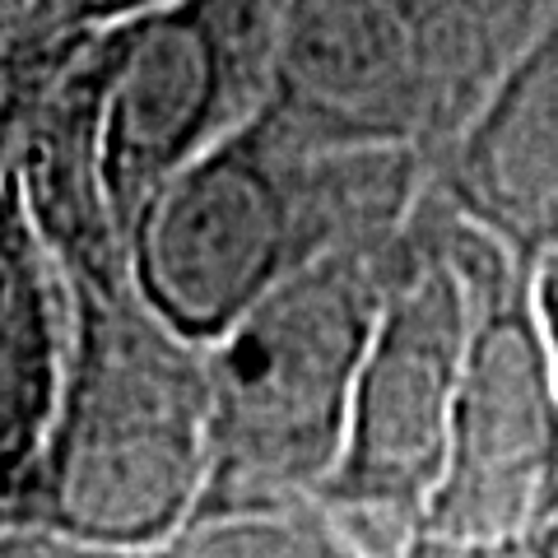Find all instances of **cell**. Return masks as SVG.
<instances>
[{
	"label": "cell",
	"mask_w": 558,
	"mask_h": 558,
	"mask_svg": "<svg viewBox=\"0 0 558 558\" xmlns=\"http://www.w3.org/2000/svg\"><path fill=\"white\" fill-rule=\"evenodd\" d=\"M428 182L433 163L414 149L312 145L260 108L135 215V293L209 349L284 279L336 252L391 242Z\"/></svg>",
	"instance_id": "obj_1"
},
{
	"label": "cell",
	"mask_w": 558,
	"mask_h": 558,
	"mask_svg": "<svg viewBox=\"0 0 558 558\" xmlns=\"http://www.w3.org/2000/svg\"><path fill=\"white\" fill-rule=\"evenodd\" d=\"M70 349L24 526L94 549H149L201 508L209 475V349L135 284L70 289Z\"/></svg>",
	"instance_id": "obj_2"
},
{
	"label": "cell",
	"mask_w": 558,
	"mask_h": 558,
	"mask_svg": "<svg viewBox=\"0 0 558 558\" xmlns=\"http://www.w3.org/2000/svg\"><path fill=\"white\" fill-rule=\"evenodd\" d=\"M396 238L284 279L209 344V475L196 517L322 502L344 451Z\"/></svg>",
	"instance_id": "obj_3"
},
{
	"label": "cell",
	"mask_w": 558,
	"mask_h": 558,
	"mask_svg": "<svg viewBox=\"0 0 558 558\" xmlns=\"http://www.w3.org/2000/svg\"><path fill=\"white\" fill-rule=\"evenodd\" d=\"M554 14L558 0H289L266 108L312 145L438 163Z\"/></svg>",
	"instance_id": "obj_4"
},
{
	"label": "cell",
	"mask_w": 558,
	"mask_h": 558,
	"mask_svg": "<svg viewBox=\"0 0 558 558\" xmlns=\"http://www.w3.org/2000/svg\"><path fill=\"white\" fill-rule=\"evenodd\" d=\"M470 344V284L451 242V205L433 191L391 247V279L349 410L344 451L322 508L363 558L424 526L447 465L451 405Z\"/></svg>",
	"instance_id": "obj_5"
},
{
	"label": "cell",
	"mask_w": 558,
	"mask_h": 558,
	"mask_svg": "<svg viewBox=\"0 0 558 558\" xmlns=\"http://www.w3.org/2000/svg\"><path fill=\"white\" fill-rule=\"evenodd\" d=\"M470 284V344L447 465L418 531L526 545L558 512V377L535 317L531 266L451 209Z\"/></svg>",
	"instance_id": "obj_6"
},
{
	"label": "cell",
	"mask_w": 558,
	"mask_h": 558,
	"mask_svg": "<svg viewBox=\"0 0 558 558\" xmlns=\"http://www.w3.org/2000/svg\"><path fill=\"white\" fill-rule=\"evenodd\" d=\"M284 20L289 0H172L112 28L102 172L121 233L154 191L270 102Z\"/></svg>",
	"instance_id": "obj_7"
},
{
	"label": "cell",
	"mask_w": 558,
	"mask_h": 558,
	"mask_svg": "<svg viewBox=\"0 0 558 558\" xmlns=\"http://www.w3.org/2000/svg\"><path fill=\"white\" fill-rule=\"evenodd\" d=\"M433 191L531 270L558 252V14L433 163Z\"/></svg>",
	"instance_id": "obj_8"
},
{
	"label": "cell",
	"mask_w": 558,
	"mask_h": 558,
	"mask_svg": "<svg viewBox=\"0 0 558 558\" xmlns=\"http://www.w3.org/2000/svg\"><path fill=\"white\" fill-rule=\"evenodd\" d=\"M112 80V28L84 43V51L47 94L38 121L14 163L24 215L51 256L61 284L112 289L135 284L126 233L108 201L102 172V108Z\"/></svg>",
	"instance_id": "obj_9"
},
{
	"label": "cell",
	"mask_w": 558,
	"mask_h": 558,
	"mask_svg": "<svg viewBox=\"0 0 558 558\" xmlns=\"http://www.w3.org/2000/svg\"><path fill=\"white\" fill-rule=\"evenodd\" d=\"M65 349V284L10 178L0 186V526H24L61 405Z\"/></svg>",
	"instance_id": "obj_10"
},
{
	"label": "cell",
	"mask_w": 558,
	"mask_h": 558,
	"mask_svg": "<svg viewBox=\"0 0 558 558\" xmlns=\"http://www.w3.org/2000/svg\"><path fill=\"white\" fill-rule=\"evenodd\" d=\"M98 558H363L322 502L284 512L191 517L149 549H98Z\"/></svg>",
	"instance_id": "obj_11"
},
{
	"label": "cell",
	"mask_w": 558,
	"mask_h": 558,
	"mask_svg": "<svg viewBox=\"0 0 558 558\" xmlns=\"http://www.w3.org/2000/svg\"><path fill=\"white\" fill-rule=\"evenodd\" d=\"M98 33L80 38H43V33H14L0 38V186L14 178L20 149L38 121L47 94L70 70V61L84 51V43Z\"/></svg>",
	"instance_id": "obj_12"
},
{
	"label": "cell",
	"mask_w": 558,
	"mask_h": 558,
	"mask_svg": "<svg viewBox=\"0 0 558 558\" xmlns=\"http://www.w3.org/2000/svg\"><path fill=\"white\" fill-rule=\"evenodd\" d=\"M172 0H20L24 33L43 38H80V33H108L117 24L145 20Z\"/></svg>",
	"instance_id": "obj_13"
},
{
	"label": "cell",
	"mask_w": 558,
	"mask_h": 558,
	"mask_svg": "<svg viewBox=\"0 0 558 558\" xmlns=\"http://www.w3.org/2000/svg\"><path fill=\"white\" fill-rule=\"evenodd\" d=\"M0 558H98V549L43 526H0Z\"/></svg>",
	"instance_id": "obj_14"
},
{
	"label": "cell",
	"mask_w": 558,
	"mask_h": 558,
	"mask_svg": "<svg viewBox=\"0 0 558 558\" xmlns=\"http://www.w3.org/2000/svg\"><path fill=\"white\" fill-rule=\"evenodd\" d=\"M521 545H475V539H451L438 531H414L405 545L381 558H517Z\"/></svg>",
	"instance_id": "obj_15"
},
{
	"label": "cell",
	"mask_w": 558,
	"mask_h": 558,
	"mask_svg": "<svg viewBox=\"0 0 558 558\" xmlns=\"http://www.w3.org/2000/svg\"><path fill=\"white\" fill-rule=\"evenodd\" d=\"M531 293H535V317L545 330L549 359H554V377H558V252H549L531 275Z\"/></svg>",
	"instance_id": "obj_16"
},
{
	"label": "cell",
	"mask_w": 558,
	"mask_h": 558,
	"mask_svg": "<svg viewBox=\"0 0 558 558\" xmlns=\"http://www.w3.org/2000/svg\"><path fill=\"white\" fill-rule=\"evenodd\" d=\"M526 549H531V558H558V512L526 539Z\"/></svg>",
	"instance_id": "obj_17"
},
{
	"label": "cell",
	"mask_w": 558,
	"mask_h": 558,
	"mask_svg": "<svg viewBox=\"0 0 558 558\" xmlns=\"http://www.w3.org/2000/svg\"><path fill=\"white\" fill-rule=\"evenodd\" d=\"M14 33H24V10L20 0H0V38H14Z\"/></svg>",
	"instance_id": "obj_18"
},
{
	"label": "cell",
	"mask_w": 558,
	"mask_h": 558,
	"mask_svg": "<svg viewBox=\"0 0 558 558\" xmlns=\"http://www.w3.org/2000/svg\"><path fill=\"white\" fill-rule=\"evenodd\" d=\"M517 558H531V549H526V545H521V549H517Z\"/></svg>",
	"instance_id": "obj_19"
}]
</instances>
